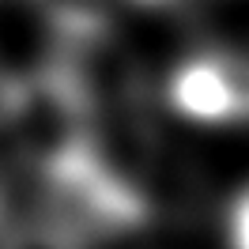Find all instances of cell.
I'll return each mask as SVG.
<instances>
[{
	"mask_svg": "<svg viewBox=\"0 0 249 249\" xmlns=\"http://www.w3.org/2000/svg\"><path fill=\"white\" fill-rule=\"evenodd\" d=\"M178 94L181 106L200 117H249V61L204 57L181 72Z\"/></svg>",
	"mask_w": 249,
	"mask_h": 249,
	"instance_id": "7a4b0ae2",
	"label": "cell"
},
{
	"mask_svg": "<svg viewBox=\"0 0 249 249\" xmlns=\"http://www.w3.org/2000/svg\"><path fill=\"white\" fill-rule=\"evenodd\" d=\"M12 249H61L53 238H42V234H34V238H19Z\"/></svg>",
	"mask_w": 249,
	"mask_h": 249,
	"instance_id": "5b68a950",
	"label": "cell"
},
{
	"mask_svg": "<svg viewBox=\"0 0 249 249\" xmlns=\"http://www.w3.org/2000/svg\"><path fill=\"white\" fill-rule=\"evenodd\" d=\"M42 8L57 19H91L94 12L106 8V0H42Z\"/></svg>",
	"mask_w": 249,
	"mask_h": 249,
	"instance_id": "3957f363",
	"label": "cell"
},
{
	"mask_svg": "<svg viewBox=\"0 0 249 249\" xmlns=\"http://www.w3.org/2000/svg\"><path fill=\"white\" fill-rule=\"evenodd\" d=\"M53 204H57V215L68 223V231H87V234H98L109 223L128 219V208H132L128 196L117 189V181H109L102 170L83 166V162L61 166Z\"/></svg>",
	"mask_w": 249,
	"mask_h": 249,
	"instance_id": "6da1fadb",
	"label": "cell"
},
{
	"mask_svg": "<svg viewBox=\"0 0 249 249\" xmlns=\"http://www.w3.org/2000/svg\"><path fill=\"white\" fill-rule=\"evenodd\" d=\"M234 242H238V249H249V193L234 208Z\"/></svg>",
	"mask_w": 249,
	"mask_h": 249,
	"instance_id": "277c9868",
	"label": "cell"
}]
</instances>
